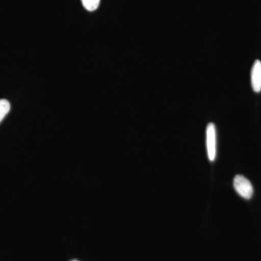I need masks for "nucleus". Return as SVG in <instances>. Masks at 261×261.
Segmentation results:
<instances>
[{
    "label": "nucleus",
    "instance_id": "nucleus-1",
    "mask_svg": "<svg viewBox=\"0 0 261 261\" xmlns=\"http://www.w3.org/2000/svg\"><path fill=\"white\" fill-rule=\"evenodd\" d=\"M233 187L239 195L246 200H250L253 195L251 182L243 175H237L233 178Z\"/></svg>",
    "mask_w": 261,
    "mask_h": 261
},
{
    "label": "nucleus",
    "instance_id": "nucleus-2",
    "mask_svg": "<svg viewBox=\"0 0 261 261\" xmlns=\"http://www.w3.org/2000/svg\"><path fill=\"white\" fill-rule=\"evenodd\" d=\"M206 147L207 157L213 162L216 158V128L213 123H209L206 128Z\"/></svg>",
    "mask_w": 261,
    "mask_h": 261
},
{
    "label": "nucleus",
    "instance_id": "nucleus-3",
    "mask_svg": "<svg viewBox=\"0 0 261 261\" xmlns=\"http://www.w3.org/2000/svg\"><path fill=\"white\" fill-rule=\"evenodd\" d=\"M251 84L254 92L261 91V62L257 60L254 63L251 70Z\"/></svg>",
    "mask_w": 261,
    "mask_h": 261
},
{
    "label": "nucleus",
    "instance_id": "nucleus-4",
    "mask_svg": "<svg viewBox=\"0 0 261 261\" xmlns=\"http://www.w3.org/2000/svg\"><path fill=\"white\" fill-rule=\"evenodd\" d=\"M10 111L9 101L5 99H0V123L8 114Z\"/></svg>",
    "mask_w": 261,
    "mask_h": 261
},
{
    "label": "nucleus",
    "instance_id": "nucleus-5",
    "mask_svg": "<svg viewBox=\"0 0 261 261\" xmlns=\"http://www.w3.org/2000/svg\"><path fill=\"white\" fill-rule=\"evenodd\" d=\"M82 3L86 10L92 12L99 8L100 0H82Z\"/></svg>",
    "mask_w": 261,
    "mask_h": 261
},
{
    "label": "nucleus",
    "instance_id": "nucleus-6",
    "mask_svg": "<svg viewBox=\"0 0 261 261\" xmlns=\"http://www.w3.org/2000/svg\"><path fill=\"white\" fill-rule=\"evenodd\" d=\"M71 261H78L77 260H71Z\"/></svg>",
    "mask_w": 261,
    "mask_h": 261
}]
</instances>
